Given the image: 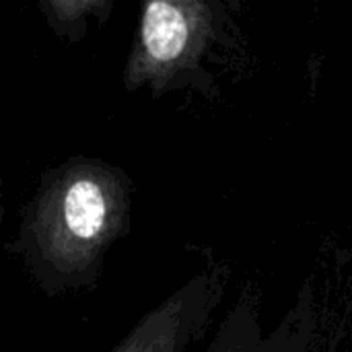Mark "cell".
Listing matches in <instances>:
<instances>
[{"mask_svg":"<svg viewBox=\"0 0 352 352\" xmlns=\"http://www.w3.org/2000/svg\"><path fill=\"white\" fill-rule=\"evenodd\" d=\"M134 198L126 169L74 155L41 173L8 252L45 297L87 295L99 287L109 250L132 231Z\"/></svg>","mask_w":352,"mask_h":352,"instance_id":"1","label":"cell"},{"mask_svg":"<svg viewBox=\"0 0 352 352\" xmlns=\"http://www.w3.org/2000/svg\"><path fill=\"white\" fill-rule=\"evenodd\" d=\"M231 31L229 6L221 0L144 2L122 70L124 89L148 91L153 99L177 91L212 95L217 80L208 60Z\"/></svg>","mask_w":352,"mask_h":352,"instance_id":"2","label":"cell"},{"mask_svg":"<svg viewBox=\"0 0 352 352\" xmlns=\"http://www.w3.org/2000/svg\"><path fill=\"white\" fill-rule=\"evenodd\" d=\"M231 268L210 262L146 311L109 352H186L198 344L221 307Z\"/></svg>","mask_w":352,"mask_h":352,"instance_id":"3","label":"cell"},{"mask_svg":"<svg viewBox=\"0 0 352 352\" xmlns=\"http://www.w3.org/2000/svg\"><path fill=\"white\" fill-rule=\"evenodd\" d=\"M202 352H322V316L314 283H305L280 322L266 332L254 287H243Z\"/></svg>","mask_w":352,"mask_h":352,"instance_id":"4","label":"cell"},{"mask_svg":"<svg viewBox=\"0 0 352 352\" xmlns=\"http://www.w3.org/2000/svg\"><path fill=\"white\" fill-rule=\"evenodd\" d=\"M37 8L50 31L64 43H78L87 37L91 23L103 25L113 8V0H39Z\"/></svg>","mask_w":352,"mask_h":352,"instance_id":"5","label":"cell"},{"mask_svg":"<svg viewBox=\"0 0 352 352\" xmlns=\"http://www.w3.org/2000/svg\"><path fill=\"white\" fill-rule=\"evenodd\" d=\"M4 221V188H2V173H0V227Z\"/></svg>","mask_w":352,"mask_h":352,"instance_id":"6","label":"cell"}]
</instances>
